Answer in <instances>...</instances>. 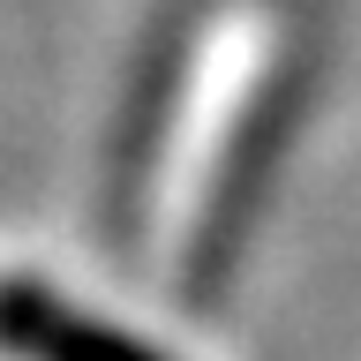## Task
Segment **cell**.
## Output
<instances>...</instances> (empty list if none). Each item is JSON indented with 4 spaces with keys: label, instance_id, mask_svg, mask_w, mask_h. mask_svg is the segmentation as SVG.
I'll return each mask as SVG.
<instances>
[{
    "label": "cell",
    "instance_id": "1",
    "mask_svg": "<svg viewBox=\"0 0 361 361\" xmlns=\"http://www.w3.org/2000/svg\"><path fill=\"white\" fill-rule=\"evenodd\" d=\"M271 68V16L264 8H226L196 45V75H188V98L173 113V135H166V158H158V248L180 256L188 233L203 226L211 196H219L226 151L248 121V98Z\"/></svg>",
    "mask_w": 361,
    "mask_h": 361
}]
</instances>
